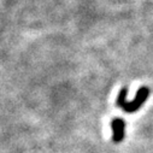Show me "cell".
<instances>
[{
    "instance_id": "3957f363",
    "label": "cell",
    "mask_w": 153,
    "mask_h": 153,
    "mask_svg": "<svg viewBox=\"0 0 153 153\" xmlns=\"http://www.w3.org/2000/svg\"><path fill=\"white\" fill-rule=\"evenodd\" d=\"M127 94H128V91H127L126 87L120 91V94H118V97H117V106H120V107H122V108L124 107V105L128 102V101H127Z\"/></svg>"
},
{
    "instance_id": "7a4b0ae2",
    "label": "cell",
    "mask_w": 153,
    "mask_h": 153,
    "mask_svg": "<svg viewBox=\"0 0 153 153\" xmlns=\"http://www.w3.org/2000/svg\"><path fill=\"white\" fill-rule=\"evenodd\" d=\"M111 128H112V140L113 142L120 143L124 139V129H126V123L122 118H113L111 122Z\"/></svg>"
},
{
    "instance_id": "6da1fadb",
    "label": "cell",
    "mask_w": 153,
    "mask_h": 153,
    "mask_svg": "<svg viewBox=\"0 0 153 153\" xmlns=\"http://www.w3.org/2000/svg\"><path fill=\"white\" fill-rule=\"evenodd\" d=\"M148 97H149V89H148L147 87H141V88H139L137 92H136L135 98H134L131 101H128V102L124 105L123 110H124L127 113H134V112H136V111L143 105V102L146 101V99H147Z\"/></svg>"
}]
</instances>
